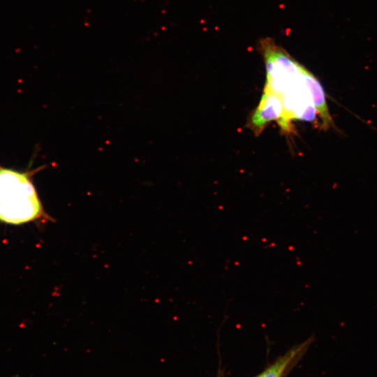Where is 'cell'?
I'll return each mask as SVG.
<instances>
[{
	"mask_svg": "<svg viewBox=\"0 0 377 377\" xmlns=\"http://www.w3.org/2000/svg\"><path fill=\"white\" fill-rule=\"evenodd\" d=\"M45 165L18 170L0 166V222L19 225L45 214L34 184V176Z\"/></svg>",
	"mask_w": 377,
	"mask_h": 377,
	"instance_id": "1",
	"label": "cell"
},
{
	"mask_svg": "<svg viewBox=\"0 0 377 377\" xmlns=\"http://www.w3.org/2000/svg\"><path fill=\"white\" fill-rule=\"evenodd\" d=\"M282 115L281 98L273 93L263 91L258 106L251 114L247 126L256 135H259L268 123L273 120L279 121Z\"/></svg>",
	"mask_w": 377,
	"mask_h": 377,
	"instance_id": "3",
	"label": "cell"
},
{
	"mask_svg": "<svg viewBox=\"0 0 377 377\" xmlns=\"http://www.w3.org/2000/svg\"><path fill=\"white\" fill-rule=\"evenodd\" d=\"M309 71L304 66L287 82L279 97L283 105V115L278 121L284 132H291L290 121L293 119L313 121L317 114L311 93L306 82Z\"/></svg>",
	"mask_w": 377,
	"mask_h": 377,
	"instance_id": "2",
	"label": "cell"
},
{
	"mask_svg": "<svg viewBox=\"0 0 377 377\" xmlns=\"http://www.w3.org/2000/svg\"><path fill=\"white\" fill-rule=\"evenodd\" d=\"M1 166V165H0Z\"/></svg>",
	"mask_w": 377,
	"mask_h": 377,
	"instance_id": "6",
	"label": "cell"
},
{
	"mask_svg": "<svg viewBox=\"0 0 377 377\" xmlns=\"http://www.w3.org/2000/svg\"><path fill=\"white\" fill-rule=\"evenodd\" d=\"M311 341V339L306 340L294 346L256 377H283L285 371L306 350Z\"/></svg>",
	"mask_w": 377,
	"mask_h": 377,
	"instance_id": "5",
	"label": "cell"
},
{
	"mask_svg": "<svg viewBox=\"0 0 377 377\" xmlns=\"http://www.w3.org/2000/svg\"><path fill=\"white\" fill-rule=\"evenodd\" d=\"M306 82L311 93L317 114L321 120V128L327 130L334 127V123L330 114L324 89L317 77L310 71L306 75Z\"/></svg>",
	"mask_w": 377,
	"mask_h": 377,
	"instance_id": "4",
	"label": "cell"
}]
</instances>
